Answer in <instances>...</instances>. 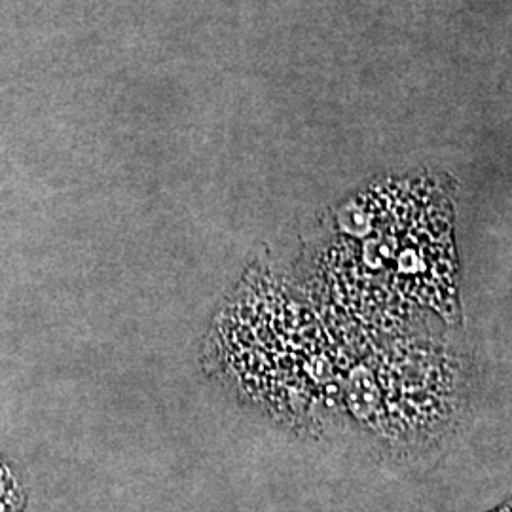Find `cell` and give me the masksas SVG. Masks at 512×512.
Wrapping results in <instances>:
<instances>
[{"label": "cell", "mask_w": 512, "mask_h": 512, "mask_svg": "<svg viewBox=\"0 0 512 512\" xmlns=\"http://www.w3.org/2000/svg\"><path fill=\"white\" fill-rule=\"evenodd\" d=\"M21 511V492L18 478L0 461V512Z\"/></svg>", "instance_id": "obj_1"}, {"label": "cell", "mask_w": 512, "mask_h": 512, "mask_svg": "<svg viewBox=\"0 0 512 512\" xmlns=\"http://www.w3.org/2000/svg\"><path fill=\"white\" fill-rule=\"evenodd\" d=\"M497 512H509V507H501Z\"/></svg>", "instance_id": "obj_2"}]
</instances>
